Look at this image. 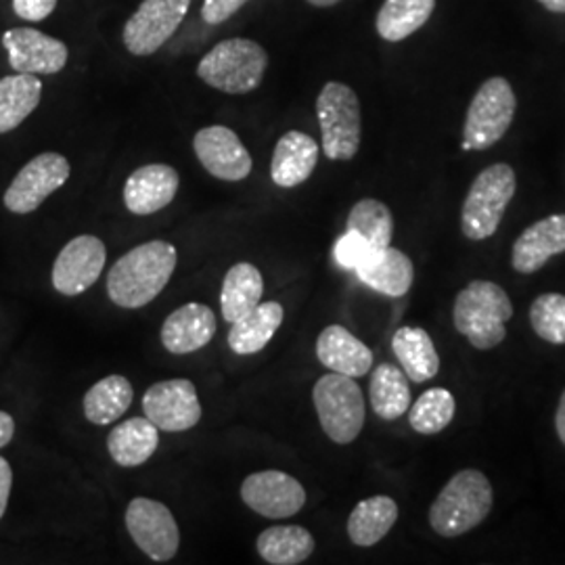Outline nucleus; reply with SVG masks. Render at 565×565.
I'll list each match as a JSON object with an SVG mask.
<instances>
[{
	"mask_svg": "<svg viewBox=\"0 0 565 565\" xmlns=\"http://www.w3.org/2000/svg\"><path fill=\"white\" fill-rule=\"evenodd\" d=\"M264 294L263 273L249 263L235 264L224 275L223 291H221V308L226 323H235L254 310Z\"/></svg>",
	"mask_w": 565,
	"mask_h": 565,
	"instance_id": "27",
	"label": "nucleus"
},
{
	"mask_svg": "<svg viewBox=\"0 0 565 565\" xmlns=\"http://www.w3.org/2000/svg\"><path fill=\"white\" fill-rule=\"evenodd\" d=\"M282 306L279 302L258 303L254 310L237 319L228 331V345L235 354L249 356L264 350L282 323Z\"/></svg>",
	"mask_w": 565,
	"mask_h": 565,
	"instance_id": "25",
	"label": "nucleus"
},
{
	"mask_svg": "<svg viewBox=\"0 0 565 565\" xmlns=\"http://www.w3.org/2000/svg\"><path fill=\"white\" fill-rule=\"evenodd\" d=\"M57 9V0H13L15 15L25 21L46 20Z\"/></svg>",
	"mask_w": 565,
	"mask_h": 565,
	"instance_id": "38",
	"label": "nucleus"
},
{
	"mask_svg": "<svg viewBox=\"0 0 565 565\" xmlns=\"http://www.w3.org/2000/svg\"><path fill=\"white\" fill-rule=\"evenodd\" d=\"M126 530L153 562H170L181 546V530L168 507L153 499H132L126 507Z\"/></svg>",
	"mask_w": 565,
	"mask_h": 565,
	"instance_id": "10",
	"label": "nucleus"
},
{
	"mask_svg": "<svg viewBox=\"0 0 565 565\" xmlns=\"http://www.w3.org/2000/svg\"><path fill=\"white\" fill-rule=\"evenodd\" d=\"M256 548L266 564H303L315 553V536L302 525H273L258 536Z\"/></svg>",
	"mask_w": 565,
	"mask_h": 565,
	"instance_id": "28",
	"label": "nucleus"
},
{
	"mask_svg": "<svg viewBox=\"0 0 565 565\" xmlns=\"http://www.w3.org/2000/svg\"><path fill=\"white\" fill-rule=\"evenodd\" d=\"M494 490L480 469L457 471L429 507V525L443 539H459L484 522Z\"/></svg>",
	"mask_w": 565,
	"mask_h": 565,
	"instance_id": "2",
	"label": "nucleus"
},
{
	"mask_svg": "<svg viewBox=\"0 0 565 565\" xmlns=\"http://www.w3.org/2000/svg\"><path fill=\"white\" fill-rule=\"evenodd\" d=\"M2 46L9 55V65L20 74H60L70 57L65 42L32 28L7 30Z\"/></svg>",
	"mask_w": 565,
	"mask_h": 565,
	"instance_id": "16",
	"label": "nucleus"
},
{
	"mask_svg": "<svg viewBox=\"0 0 565 565\" xmlns=\"http://www.w3.org/2000/svg\"><path fill=\"white\" fill-rule=\"evenodd\" d=\"M530 323L534 333L548 343H565V296L564 294H543L530 306Z\"/></svg>",
	"mask_w": 565,
	"mask_h": 565,
	"instance_id": "35",
	"label": "nucleus"
},
{
	"mask_svg": "<svg viewBox=\"0 0 565 565\" xmlns=\"http://www.w3.org/2000/svg\"><path fill=\"white\" fill-rule=\"evenodd\" d=\"M249 0H203L202 20L210 25H221L231 20Z\"/></svg>",
	"mask_w": 565,
	"mask_h": 565,
	"instance_id": "37",
	"label": "nucleus"
},
{
	"mask_svg": "<svg viewBox=\"0 0 565 565\" xmlns=\"http://www.w3.org/2000/svg\"><path fill=\"white\" fill-rule=\"evenodd\" d=\"M70 174L72 166L61 153L46 151L32 158L4 191V207L13 214L36 212L42 203L70 181Z\"/></svg>",
	"mask_w": 565,
	"mask_h": 565,
	"instance_id": "11",
	"label": "nucleus"
},
{
	"mask_svg": "<svg viewBox=\"0 0 565 565\" xmlns=\"http://www.w3.org/2000/svg\"><path fill=\"white\" fill-rule=\"evenodd\" d=\"M145 417L162 431L179 434L200 424L202 403L198 387L189 380H166L142 396Z\"/></svg>",
	"mask_w": 565,
	"mask_h": 565,
	"instance_id": "12",
	"label": "nucleus"
},
{
	"mask_svg": "<svg viewBox=\"0 0 565 565\" xmlns=\"http://www.w3.org/2000/svg\"><path fill=\"white\" fill-rule=\"evenodd\" d=\"M11 486H13V469L4 457H0V520H2L7 505H9Z\"/></svg>",
	"mask_w": 565,
	"mask_h": 565,
	"instance_id": "39",
	"label": "nucleus"
},
{
	"mask_svg": "<svg viewBox=\"0 0 565 565\" xmlns=\"http://www.w3.org/2000/svg\"><path fill=\"white\" fill-rule=\"evenodd\" d=\"M13 436H15V422H13V417L9 413L0 411V448L9 445L13 440Z\"/></svg>",
	"mask_w": 565,
	"mask_h": 565,
	"instance_id": "40",
	"label": "nucleus"
},
{
	"mask_svg": "<svg viewBox=\"0 0 565 565\" xmlns=\"http://www.w3.org/2000/svg\"><path fill=\"white\" fill-rule=\"evenodd\" d=\"M518 177L509 163L484 168L467 191L461 207V231L469 242L490 239L503 223L507 207L515 198Z\"/></svg>",
	"mask_w": 565,
	"mask_h": 565,
	"instance_id": "4",
	"label": "nucleus"
},
{
	"mask_svg": "<svg viewBox=\"0 0 565 565\" xmlns=\"http://www.w3.org/2000/svg\"><path fill=\"white\" fill-rule=\"evenodd\" d=\"M354 273L366 287L387 298H403L415 281V266L411 258L392 245L371 249Z\"/></svg>",
	"mask_w": 565,
	"mask_h": 565,
	"instance_id": "20",
	"label": "nucleus"
},
{
	"mask_svg": "<svg viewBox=\"0 0 565 565\" xmlns=\"http://www.w3.org/2000/svg\"><path fill=\"white\" fill-rule=\"evenodd\" d=\"M455 411V396L446 387H431L408 406V424L422 436H434L452 424Z\"/></svg>",
	"mask_w": 565,
	"mask_h": 565,
	"instance_id": "34",
	"label": "nucleus"
},
{
	"mask_svg": "<svg viewBox=\"0 0 565 565\" xmlns=\"http://www.w3.org/2000/svg\"><path fill=\"white\" fill-rule=\"evenodd\" d=\"M317 118L324 156L333 162H350L359 153L363 137L359 95L343 82H327L317 99Z\"/></svg>",
	"mask_w": 565,
	"mask_h": 565,
	"instance_id": "6",
	"label": "nucleus"
},
{
	"mask_svg": "<svg viewBox=\"0 0 565 565\" xmlns=\"http://www.w3.org/2000/svg\"><path fill=\"white\" fill-rule=\"evenodd\" d=\"M565 252V214L546 216L530 224L513 243L511 266L515 273H539L553 256Z\"/></svg>",
	"mask_w": 565,
	"mask_h": 565,
	"instance_id": "18",
	"label": "nucleus"
},
{
	"mask_svg": "<svg viewBox=\"0 0 565 565\" xmlns=\"http://www.w3.org/2000/svg\"><path fill=\"white\" fill-rule=\"evenodd\" d=\"M107 260L105 243L95 235L74 237L53 264V287L63 296H81L99 281Z\"/></svg>",
	"mask_w": 565,
	"mask_h": 565,
	"instance_id": "14",
	"label": "nucleus"
},
{
	"mask_svg": "<svg viewBox=\"0 0 565 565\" xmlns=\"http://www.w3.org/2000/svg\"><path fill=\"white\" fill-rule=\"evenodd\" d=\"M135 398L132 384L124 375H109L84 396V417L95 425L116 424Z\"/></svg>",
	"mask_w": 565,
	"mask_h": 565,
	"instance_id": "31",
	"label": "nucleus"
},
{
	"mask_svg": "<svg viewBox=\"0 0 565 565\" xmlns=\"http://www.w3.org/2000/svg\"><path fill=\"white\" fill-rule=\"evenodd\" d=\"M193 149L205 172L221 181L239 182L252 174L254 162L249 151L226 126L202 128L193 139Z\"/></svg>",
	"mask_w": 565,
	"mask_h": 565,
	"instance_id": "15",
	"label": "nucleus"
},
{
	"mask_svg": "<svg viewBox=\"0 0 565 565\" xmlns=\"http://www.w3.org/2000/svg\"><path fill=\"white\" fill-rule=\"evenodd\" d=\"M345 231L363 237L371 249H382L392 243L394 216L384 202L361 200L350 210Z\"/></svg>",
	"mask_w": 565,
	"mask_h": 565,
	"instance_id": "33",
	"label": "nucleus"
},
{
	"mask_svg": "<svg viewBox=\"0 0 565 565\" xmlns=\"http://www.w3.org/2000/svg\"><path fill=\"white\" fill-rule=\"evenodd\" d=\"M555 429H557V436H559L562 445L565 446V390L562 392L559 404H557V413H555Z\"/></svg>",
	"mask_w": 565,
	"mask_h": 565,
	"instance_id": "41",
	"label": "nucleus"
},
{
	"mask_svg": "<svg viewBox=\"0 0 565 565\" xmlns=\"http://www.w3.org/2000/svg\"><path fill=\"white\" fill-rule=\"evenodd\" d=\"M177 263L179 254L172 243L156 239L137 245L111 266L107 275L109 300L120 308L153 302L172 279Z\"/></svg>",
	"mask_w": 565,
	"mask_h": 565,
	"instance_id": "1",
	"label": "nucleus"
},
{
	"mask_svg": "<svg viewBox=\"0 0 565 565\" xmlns=\"http://www.w3.org/2000/svg\"><path fill=\"white\" fill-rule=\"evenodd\" d=\"M392 350L406 377L415 384L434 380L440 371V356L429 333L422 327H401L392 338Z\"/></svg>",
	"mask_w": 565,
	"mask_h": 565,
	"instance_id": "23",
	"label": "nucleus"
},
{
	"mask_svg": "<svg viewBox=\"0 0 565 565\" xmlns=\"http://www.w3.org/2000/svg\"><path fill=\"white\" fill-rule=\"evenodd\" d=\"M317 356L323 366L348 377H364L373 366V352L342 324L324 327L317 340Z\"/></svg>",
	"mask_w": 565,
	"mask_h": 565,
	"instance_id": "22",
	"label": "nucleus"
},
{
	"mask_svg": "<svg viewBox=\"0 0 565 565\" xmlns=\"http://www.w3.org/2000/svg\"><path fill=\"white\" fill-rule=\"evenodd\" d=\"M518 111V99L509 81L494 76L480 84L469 103L463 124V151H484L501 141Z\"/></svg>",
	"mask_w": 565,
	"mask_h": 565,
	"instance_id": "7",
	"label": "nucleus"
},
{
	"mask_svg": "<svg viewBox=\"0 0 565 565\" xmlns=\"http://www.w3.org/2000/svg\"><path fill=\"white\" fill-rule=\"evenodd\" d=\"M216 327V315L210 306L184 303L163 321V348L177 356L193 354L214 340Z\"/></svg>",
	"mask_w": 565,
	"mask_h": 565,
	"instance_id": "19",
	"label": "nucleus"
},
{
	"mask_svg": "<svg viewBox=\"0 0 565 565\" xmlns=\"http://www.w3.org/2000/svg\"><path fill=\"white\" fill-rule=\"evenodd\" d=\"M436 9V0H385L377 13V34L387 42L406 41L422 30Z\"/></svg>",
	"mask_w": 565,
	"mask_h": 565,
	"instance_id": "32",
	"label": "nucleus"
},
{
	"mask_svg": "<svg viewBox=\"0 0 565 565\" xmlns=\"http://www.w3.org/2000/svg\"><path fill=\"white\" fill-rule=\"evenodd\" d=\"M398 522V503L392 497L377 494L364 499L348 518V536L356 546L377 545Z\"/></svg>",
	"mask_w": 565,
	"mask_h": 565,
	"instance_id": "26",
	"label": "nucleus"
},
{
	"mask_svg": "<svg viewBox=\"0 0 565 565\" xmlns=\"http://www.w3.org/2000/svg\"><path fill=\"white\" fill-rule=\"evenodd\" d=\"M42 99V82L34 74H15L0 81V135L30 118Z\"/></svg>",
	"mask_w": 565,
	"mask_h": 565,
	"instance_id": "30",
	"label": "nucleus"
},
{
	"mask_svg": "<svg viewBox=\"0 0 565 565\" xmlns=\"http://www.w3.org/2000/svg\"><path fill=\"white\" fill-rule=\"evenodd\" d=\"M160 446V429L147 417H132L116 425L107 436V450L121 467L147 463Z\"/></svg>",
	"mask_w": 565,
	"mask_h": 565,
	"instance_id": "24",
	"label": "nucleus"
},
{
	"mask_svg": "<svg viewBox=\"0 0 565 565\" xmlns=\"http://www.w3.org/2000/svg\"><path fill=\"white\" fill-rule=\"evenodd\" d=\"M312 401L319 422L329 440L335 445H352L364 427V396L354 377L327 373L312 390Z\"/></svg>",
	"mask_w": 565,
	"mask_h": 565,
	"instance_id": "8",
	"label": "nucleus"
},
{
	"mask_svg": "<svg viewBox=\"0 0 565 565\" xmlns=\"http://www.w3.org/2000/svg\"><path fill=\"white\" fill-rule=\"evenodd\" d=\"M179 172L168 163L137 168L124 184V203L137 216H151L170 205L179 193Z\"/></svg>",
	"mask_w": 565,
	"mask_h": 565,
	"instance_id": "17",
	"label": "nucleus"
},
{
	"mask_svg": "<svg viewBox=\"0 0 565 565\" xmlns=\"http://www.w3.org/2000/svg\"><path fill=\"white\" fill-rule=\"evenodd\" d=\"M191 0H142L126 21L121 41L137 57H149L170 41L189 13Z\"/></svg>",
	"mask_w": 565,
	"mask_h": 565,
	"instance_id": "9",
	"label": "nucleus"
},
{
	"mask_svg": "<svg viewBox=\"0 0 565 565\" xmlns=\"http://www.w3.org/2000/svg\"><path fill=\"white\" fill-rule=\"evenodd\" d=\"M319 163V142L310 135L285 132L273 153L270 179L281 189H294L308 181Z\"/></svg>",
	"mask_w": 565,
	"mask_h": 565,
	"instance_id": "21",
	"label": "nucleus"
},
{
	"mask_svg": "<svg viewBox=\"0 0 565 565\" xmlns=\"http://www.w3.org/2000/svg\"><path fill=\"white\" fill-rule=\"evenodd\" d=\"M546 11L557 13V15H565V0H539Z\"/></svg>",
	"mask_w": 565,
	"mask_h": 565,
	"instance_id": "42",
	"label": "nucleus"
},
{
	"mask_svg": "<svg viewBox=\"0 0 565 565\" xmlns=\"http://www.w3.org/2000/svg\"><path fill=\"white\" fill-rule=\"evenodd\" d=\"M312 7H319V9H324V7H333V4H338V2H342V0H308Z\"/></svg>",
	"mask_w": 565,
	"mask_h": 565,
	"instance_id": "43",
	"label": "nucleus"
},
{
	"mask_svg": "<svg viewBox=\"0 0 565 565\" xmlns=\"http://www.w3.org/2000/svg\"><path fill=\"white\" fill-rule=\"evenodd\" d=\"M511 317V298L492 281L469 282L459 291L452 308L455 329L478 350H492L503 343Z\"/></svg>",
	"mask_w": 565,
	"mask_h": 565,
	"instance_id": "3",
	"label": "nucleus"
},
{
	"mask_svg": "<svg viewBox=\"0 0 565 565\" xmlns=\"http://www.w3.org/2000/svg\"><path fill=\"white\" fill-rule=\"evenodd\" d=\"M242 499L252 511L268 520H287L306 505L303 486L289 473L268 469L243 480Z\"/></svg>",
	"mask_w": 565,
	"mask_h": 565,
	"instance_id": "13",
	"label": "nucleus"
},
{
	"mask_svg": "<svg viewBox=\"0 0 565 565\" xmlns=\"http://www.w3.org/2000/svg\"><path fill=\"white\" fill-rule=\"evenodd\" d=\"M369 252H371V247L363 237L345 231V235H342L333 247V258L345 270H356L363 264L364 258L369 256Z\"/></svg>",
	"mask_w": 565,
	"mask_h": 565,
	"instance_id": "36",
	"label": "nucleus"
},
{
	"mask_svg": "<svg viewBox=\"0 0 565 565\" xmlns=\"http://www.w3.org/2000/svg\"><path fill=\"white\" fill-rule=\"evenodd\" d=\"M369 398L380 419H401L411 406V385L403 369L390 363L380 364L371 375Z\"/></svg>",
	"mask_w": 565,
	"mask_h": 565,
	"instance_id": "29",
	"label": "nucleus"
},
{
	"mask_svg": "<svg viewBox=\"0 0 565 565\" xmlns=\"http://www.w3.org/2000/svg\"><path fill=\"white\" fill-rule=\"evenodd\" d=\"M266 67L268 55L258 42L228 39L203 55L198 76L226 95H245L263 84Z\"/></svg>",
	"mask_w": 565,
	"mask_h": 565,
	"instance_id": "5",
	"label": "nucleus"
}]
</instances>
